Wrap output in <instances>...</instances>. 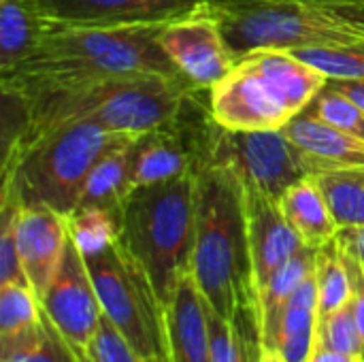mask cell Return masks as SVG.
<instances>
[{
    "label": "cell",
    "instance_id": "obj_1",
    "mask_svg": "<svg viewBox=\"0 0 364 362\" xmlns=\"http://www.w3.org/2000/svg\"><path fill=\"white\" fill-rule=\"evenodd\" d=\"M164 23L53 26L2 81L26 96L105 77L156 73L186 79L160 45ZM188 81V79H186Z\"/></svg>",
    "mask_w": 364,
    "mask_h": 362
},
{
    "label": "cell",
    "instance_id": "obj_2",
    "mask_svg": "<svg viewBox=\"0 0 364 362\" xmlns=\"http://www.w3.org/2000/svg\"><path fill=\"white\" fill-rule=\"evenodd\" d=\"M190 273L218 316L230 320L241 309H258L245 192L228 169L200 166L196 171V230Z\"/></svg>",
    "mask_w": 364,
    "mask_h": 362
},
{
    "label": "cell",
    "instance_id": "obj_3",
    "mask_svg": "<svg viewBox=\"0 0 364 362\" xmlns=\"http://www.w3.org/2000/svg\"><path fill=\"white\" fill-rule=\"evenodd\" d=\"M194 90L186 79L134 73L23 96L30 102V130L90 122L117 134H143L173 122Z\"/></svg>",
    "mask_w": 364,
    "mask_h": 362
},
{
    "label": "cell",
    "instance_id": "obj_4",
    "mask_svg": "<svg viewBox=\"0 0 364 362\" xmlns=\"http://www.w3.org/2000/svg\"><path fill=\"white\" fill-rule=\"evenodd\" d=\"M239 60L258 49L364 43V0H207Z\"/></svg>",
    "mask_w": 364,
    "mask_h": 362
},
{
    "label": "cell",
    "instance_id": "obj_5",
    "mask_svg": "<svg viewBox=\"0 0 364 362\" xmlns=\"http://www.w3.org/2000/svg\"><path fill=\"white\" fill-rule=\"evenodd\" d=\"M132 134L109 132L90 122L53 124L30 130L2 162V190L21 207H47L70 215L81 201L96 160Z\"/></svg>",
    "mask_w": 364,
    "mask_h": 362
},
{
    "label": "cell",
    "instance_id": "obj_6",
    "mask_svg": "<svg viewBox=\"0 0 364 362\" xmlns=\"http://www.w3.org/2000/svg\"><path fill=\"white\" fill-rule=\"evenodd\" d=\"M119 243L147 273L162 307L190 271L196 230V173L132 188L117 207Z\"/></svg>",
    "mask_w": 364,
    "mask_h": 362
},
{
    "label": "cell",
    "instance_id": "obj_7",
    "mask_svg": "<svg viewBox=\"0 0 364 362\" xmlns=\"http://www.w3.org/2000/svg\"><path fill=\"white\" fill-rule=\"evenodd\" d=\"M83 258L102 314L143 358L166 362L164 307L143 267L122 247L119 241Z\"/></svg>",
    "mask_w": 364,
    "mask_h": 362
},
{
    "label": "cell",
    "instance_id": "obj_8",
    "mask_svg": "<svg viewBox=\"0 0 364 362\" xmlns=\"http://www.w3.org/2000/svg\"><path fill=\"white\" fill-rule=\"evenodd\" d=\"M200 166L228 169L243 188L277 201L290 186L309 177L301 149L282 128L228 130L215 119L207 130Z\"/></svg>",
    "mask_w": 364,
    "mask_h": 362
},
{
    "label": "cell",
    "instance_id": "obj_9",
    "mask_svg": "<svg viewBox=\"0 0 364 362\" xmlns=\"http://www.w3.org/2000/svg\"><path fill=\"white\" fill-rule=\"evenodd\" d=\"M213 119L228 130H279L296 113L282 92L245 58L209 90Z\"/></svg>",
    "mask_w": 364,
    "mask_h": 362
},
{
    "label": "cell",
    "instance_id": "obj_10",
    "mask_svg": "<svg viewBox=\"0 0 364 362\" xmlns=\"http://www.w3.org/2000/svg\"><path fill=\"white\" fill-rule=\"evenodd\" d=\"M41 307L75 350L87 348L102 318V307L85 258L70 235L62 260L41 299Z\"/></svg>",
    "mask_w": 364,
    "mask_h": 362
},
{
    "label": "cell",
    "instance_id": "obj_11",
    "mask_svg": "<svg viewBox=\"0 0 364 362\" xmlns=\"http://www.w3.org/2000/svg\"><path fill=\"white\" fill-rule=\"evenodd\" d=\"M160 45L177 70L198 90H211L237 64L220 23L203 6L164 23Z\"/></svg>",
    "mask_w": 364,
    "mask_h": 362
},
{
    "label": "cell",
    "instance_id": "obj_12",
    "mask_svg": "<svg viewBox=\"0 0 364 362\" xmlns=\"http://www.w3.org/2000/svg\"><path fill=\"white\" fill-rule=\"evenodd\" d=\"M53 26L168 23L198 11L207 0H30Z\"/></svg>",
    "mask_w": 364,
    "mask_h": 362
},
{
    "label": "cell",
    "instance_id": "obj_13",
    "mask_svg": "<svg viewBox=\"0 0 364 362\" xmlns=\"http://www.w3.org/2000/svg\"><path fill=\"white\" fill-rule=\"evenodd\" d=\"M243 192L256 288L260 292L269 280L303 247V241L286 220L277 198L250 188H243Z\"/></svg>",
    "mask_w": 364,
    "mask_h": 362
},
{
    "label": "cell",
    "instance_id": "obj_14",
    "mask_svg": "<svg viewBox=\"0 0 364 362\" xmlns=\"http://www.w3.org/2000/svg\"><path fill=\"white\" fill-rule=\"evenodd\" d=\"M68 241L66 215L47 207H21L17 215V250L30 288L43 299Z\"/></svg>",
    "mask_w": 364,
    "mask_h": 362
},
{
    "label": "cell",
    "instance_id": "obj_15",
    "mask_svg": "<svg viewBox=\"0 0 364 362\" xmlns=\"http://www.w3.org/2000/svg\"><path fill=\"white\" fill-rule=\"evenodd\" d=\"M166 362H211L207 301L188 271L164 307Z\"/></svg>",
    "mask_w": 364,
    "mask_h": 362
},
{
    "label": "cell",
    "instance_id": "obj_16",
    "mask_svg": "<svg viewBox=\"0 0 364 362\" xmlns=\"http://www.w3.org/2000/svg\"><path fill=\"white\" fill-rule=\"evenodd\" d=\"M282 130L301 149L311 177L341 169H364L363 139L339 130L307 109L294 115Z\"/></svg>",
    "mask_w": 364,
    "mask_h": 362
},
{
    "label": "cell",
    "instance_id": "obj_17",
    "mask_svg": "<svg viewBox=\"0 0 364 362\" xmlns=\"http://www.w3.org/2000/svg\"><path fill=\"white\" fill-rule=\"evenodd\" d=\"M243 58L282 92L296 115L305 111L328 83V79L318 68L288 49H258Z\"/></svg>",
    "mask_w": 364,
    "mask_h": 362
},
{
    "label": "cell",
    "instance_id": "obj_18",
    "mask_svg": "<svg viewBox=\"0 0 364 362\" xmlns=\"http://www.w3.org/2000/svg\"><path fill=\"white\" fill-rule=\"evenodd\" d=\"M279 205L303 245L320 250L339 235V226L316 177L309 175L290 186L282 194Z\"/></svg>",
    "mask_w": 364,
    "mask_h": 362
},
{
    "label": "cell",
    "instance_id": "obj_19",
    "mask_svg": "<svg viewBox=\"0 0 364 362\" xmlns=\"http://www.w3.org/2000/svg\"><path fill=\"white\" fill-rule=\"evenodd\" d=\"M314 269L316 250L303 245L258 292V318L264 350H277L286 305L296 292V288L314 273Z\"/></svg>",
    "mask_w": 364,
    "mask_h": 362
},
{
    "label": "cell",
    "instance_id": "obj_20",
    "mask_svg": "<svg viewBox=\"0 0 364 362\" xmlns=\"http://www.w3.org/2000/svg\"><path fill=\"white\" fill-rule=\"evenodd\" d=\"M316 271V269H314ZM318 284L316 273H311L292 294L286 305L277 352L286 362H309L316 350L318 335Z\"/></svg>",
    "mask_w": 364,
    "mask_h": 362
},
{
    "label": "cell",
    "instance_id": "obj_21",
    "mask_svg": "<svg viewBox=\"0 0 364 362\" xmlns=\"http://www.w3.org/2000/svg\"><path fill=\"white\" fill-rule=\"evenodd\" d=\"M136 137H126L96 160L85 179L79 207H119L122 198L132 190V143Z\"/></svg>",
    "mask_w": 364,
    "mask_h": 362
},
{
    "label": "cell",
    "instance_id": "obj_22",
    "mask_svg": "<svg viewBox=\"0 0 364 362\" xmlns=\"http://www.w3.org/2000/svg\"><path fill=\"white\" fill-rule=\"evenodd\" d=\"M211 362H260L262 335L258 309H241L235 318L218 316L207 303Z\"/></svg>",
    "mask_w": 364,
    "mask_h": 362
},
{
    "label": "cell",
    "instance_id": "obj_23",
    "mask_svg": "<svg viewBox=\"0 0 364 362\" xmlns=\"http://www.w3.org/2000/svg\"><path fill=\"white\" fill-rule=\"evenodd\" d=\"M49 28L30 0H0V77L26 58Z\"/></svg>",
    "mask_w": 364,
    "mask_h": 362
},
{
    "label": "cell",
    "instance_id": "obj_24",
    "mask_svg": "<svg viewBox=\"0 0 364 362\" xmlns=\"http://www.w3.org/2000/svg\"><path fill=\"white\" fill-rule=\"evenodd\" d=\"M0 362H79V356L43 312L36 324L0 337Z\"/></svg>",
    "mask_w": 364,
    "mask_h": 362
},
{
    "label": "cell",
    "instance_id": "obj_25",
    "mask_svg": "<svg viewBox=\"0 0 364 362\" xmlns=\"http://www.w3.org/2000/svg\"><path fill=\"white\" fill-rule=\"evenodd\" d=\"M331 213L341 228L364 226V169H341L314 175Z\"/></svg>",
    "mask_w": 364,
    "mask_h": 362
},
{
    "label": "cell",
    "instance_id": "obj_26",
    "mask_svg": "<svg viewBox=\"0 0 364 362\" xmlns=\"http://www.w3.org/2000/svg\"><path fill=\"white\" fill-rule=\"evenodd\" d=\"M316 284H318V309L320 318L341 309L352 301V280L346 262L343 247L335 237L320 250H316Z\"/></svg>",
    "mask_w": 364,
    "mask_h": 362
},
{
    "label": "cell",
    "instance_id": "obj_27",
    "mask_svg": "<svg viewBox=\"0 0 364 362\" xmlns=\"http://www.w3.org/2000/svg\"><path fill=\"white\" fill-rule=\"evenodd\" d=\"M68 235L83 256L98 254L119 239L117 209L77 207L68 218Z\"/></svg>",
    "mask_w": 364,
    "mask_h": 362
},
{
    "label": "cell",
    "instance_id": "obj_28",
    "mask_svg": "<svg viewBox=\"0 0 364 362\" xmlns=\"http://www.w3.org/2000/svg\"><path fill=\"white\" fill-rule=\"evenodd\" d=\"M292 53L318 68L328 81H364V43L305 47Z\"/></svg>",
    "mask_w": 364,
    "mask_h": 362
},
{
    "label": "cell",
    "instance_id": "obj_29",
    "mask_svg": "<svg viewBox=\"0 0 364 362\" xmlns=\"http://www.w3.org/2000/svg\"><path fill=\"white\" fill-rule=\"evenodd\" d=\"M19 209L21 205L13 194L0 192V284H19L30 288L17 250Z\"/></svg>",
    "mask_w": 364,
    "mask_h": 362
},
{
    "label": "cell",
    "instance_id": "obj_30",
    "mask_svg": "<svg viewBox=\"0 0 364 362\" xmlns=\"http://www.w3.org/2000/svg\"><path fill=\"white\" fill-rule=\"evenodd\" d=\"M316 348L337 350V352H346V354L364 358V339L360 335L356 316H354L352 301L343 305L341 309L318 320Z\"/></svg>",
    "mask_w": 364,
    "mask_h": 362
},
{
    "label": "cell",
    "instance_id": "obj_31",
    "mask_svg": "<svg viewBox=\"0 0 364 362\" xmlns=\"http://www.w3.org/2000/svg\"><path fill=\"white\" fill-rule=\"evenodd\" d=\"M43 307L32 288L0 284V337L15 335L41 320Z\"/></svg>",
    "mask_w": 364,
    "mask_h": 362
},
{
    "label": "cell",
    "instance_id": "obj_32",
    "mask_svg": "<svg viewBox=\"0 0 364 362\" xmlns=\"http://www.w3.org/2000/svg\"><path fill=\"white\" fill-rule=\"evenodd\" d=\"M307 111L314 113L316 117L337 126L339 130L364 141V109L360 105H356L350 96L331 87L328 83L311 100Z\"/></svg>",
    "mask_w": 364,
    "mask_h": 362
},
{
    "label": "cell",
    "instance_id": "obj_33",
    "mask_svg": "<svg viewBox=\"0 0 364 362\" xmlns=\"http://www.w3.org/2000/svg\"><path fill=\"white\" fill-rule=\"evenodd\" d=\"M90 362H151L143 358L128 339L119 333V329L102 314L94 337L83 350Z\"/></svg>",
    "mask_w": 364,
    "mask_h": 362
},
{
    "label": "cell",
    "instance_id": "obj_34",
    "mask_svg": "<svg viewBox=\"0 0 364 362\" xmlns=\"http://www.w3.org/2000/svg\"><path fill=\"white\" fill-rule=\"evenodd\" d=\"M346 262H348L350 280H352V307H354V316H356V322L364 339V267L348 254H346Z\"/></svg>",
    "mask_w": 364,
    "mask_h": 362
},
{
    "label": "cell",
    "instance_id": "obj_35",
    "mask_svg": "<svg viewBox=\"0 0 364 362\" xmlns=\"http://www.w3.org/2000/svg\"><path fill=\"white\" fill-rule=\"evenodd\" d=\"M343 252L358 260L364 267V226H354V228H341L337 235Z\"/></svg>",
    "mask_w": 364,
    "mask_h": 362
},
{
    "label": "cell",
    "instance_id": "obj_36",
    "mask_svg": "<svg viewBox=\"0 0 364 362\" xmlns=\"http://www.w3.org/2000/svg\"><path fill=\"white\" fill-rule=\"evenodd\" d=\"M328 85L350 96L356 105L364 109V81H328Z\"/></svg>",
    "mask_w": 364,
    "mask_h": 362
},
{
    "label": "cell",
    "instance_id": "obj_37",
    "mask_svg": "<svg viewBox=\"0 0 364 362\" xmlns=\"http://www.w3.org/2000/svg\"><path fill=\"white\" fill-rule=\"evenodd\" d=\"M363 356H352L346 352H337V350H326V348H316L309 362H363Z\"/></svg>",
    "mask_w": 364,
    "mask_h": 362
},
{
    "label": "cell",
    "instance_id": "obj_38",
    "mask_svg": "<svg viewBox=\"0 0 364 362\" xmlns=\"http://www.w3.org/2000/svg\"><path fill=\"white\" fill-rule=\"evenodd\" d=\"M260 362H286V361H284V356H282L277 350H262Z\"/></svg>",
    "mask_w": 364,
    "mask_h": 362
},
{
    "label": "cell",
    "instance_id": "obj_39",
    "mask_svg": "<svg viewBox=\"0 0 364 362\" xmlns=\"http://www.w3.org/2000/svg\"><path fill=\"white\" fill-rule=\"evenodd\" d=\"M77 356H79V362H90L87 361V356L83 354V350H77Z\"/></svg>",
    "mask_w": 364,
    "mask_h": 362
},
{
    "label": "cell",
    "instance_id": "obj_40",
    "mask_svg": "<svg viewBox=\"0 0 364 362\" xmlns=\"http://www.w3.org/2000/svg\"><path fill=\"white\" fill-rule=\"evenodd\" d=\"M363 362H364V361H363Z\"/></svg>",
    "mask_w": 364,
    "mask_h": 362
}]
</instances>
